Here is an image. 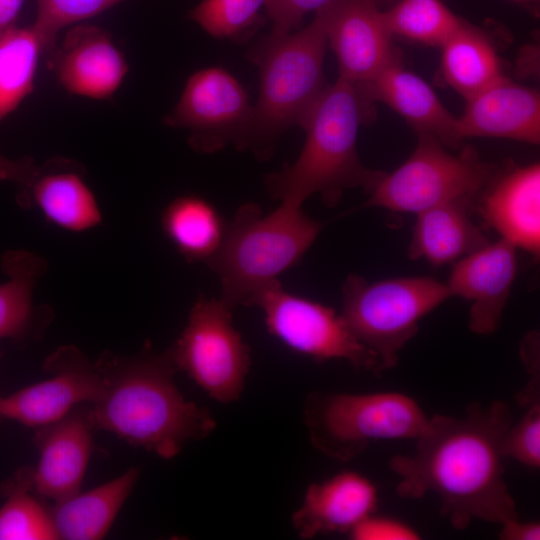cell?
Instances as JSON below:
<instances>
[{
  "instance_id": "1",
  "label": "cell",
  "mask_w": 540,
  "mask_h": 540,
  "mask_svg": "<svg viewBox=\"0 0 540 540\" xmlns=\"http://www.w3.org/2000/svg\"><path fill=\"white\" fill-rule=\"evenodd\" d=\"M513 424L502 400L470 404L463 416L434 415L411 455H396L389 467L399 477L397 494L437 496L440 512L458 530L474 520L502 524L519 518L504 480L503 440Z\"/></svg>"
},
{
  "instance_id": "2",
  "label": "cell",
  "mask_w": 540,
  "mask_h": 540,
  "mask_svg": "<svg viewBox=\"0 0 540 540\" xmlns=\"http://www.w3.org/2000/svg\"><path fill=\"white\" fill-rule=\"evenodd\" d=\"M95 364L103 390L88 409L94 429L171 459L188 442L204 439L216 428L212 414L179 391L174 381L178 370L167 350L147 348L133 356L105 352Z\"/></svg>"
},
{
  "instance_id": "3",
  "label": "cell",
  "mask_w": 540,
  "mask_h": 540,
  "mask_svg": "<svg viewBox=\"0 0 540 540\" xmlns=\"http://www.w3.org/2000/svg\"><path fill=\"white\" fill-rule=\"evenodd\" d=\"M367 115L354 84L338 78L327 85L303 126L306 140L297 159L265 177L272 198L302 206L319 194L333 207L347 189L369 192L385 172L364 166L357 152L359 127Z\"/></svg>"
},
{
  "instance_id": "4",
  "label": "cell",
  "mask_w": 540,
  "mask_h": 540,
  "mask_svg": "<svg viewBox=\"0 0 540 540\" xmlns=\"http://www.w3.org/2000/svg\"><path fill=\"white\" fill-rule=\"evenodd\" d=\"M328 44L320 16L287 34L269 33L248 53L259 71V95L238 149L269 158L282 134L303 128L325 84Z\"/></svg>"
},
{
  "instance_id": "5",
  "label": "cell",
  "mask_w": 540,
  "mask_h": 540,
  "mask_svg": "<svg viewBox=\"0 0 540 540\" xmlns=\"http://www.w3.org/2000/svg\"><path fill=\"white\" fill-rule=\"evenodd\" d=\"M322 226L301 206L281 203L264 214L257 204L242 205L206 263L220 280V298L233 308L246 305L255 293L300 262Z\"/></svg>"
},
{
  "instance_id": "6",
  "label": "cell",
  "mask_w": 540,
  "mask_h": 540,
  "mask_svg": "<svg viewBox=\"0 0 540 540\" xmlns=\"http://www.w3.org/2000/svg\"><path fill=\"white\" fill-rule=\"evenodd\" d=\"M303 418L312 445L339 461L357 457L374 441L416 440L430 419L415 399L395 391L312 392Z\"/></svg>"
},
{
  "instance_id": "7",
  "label": "cell",
  "mask_w": 540,
  "mask_h": 540,
  "mask_svg": "<svg viewBox=\"0 0 540 540\" xmlns=\"http://www.w3.org/2000/svg\"><path fill=\"white\" fill-rule=\"evenodd\" d=\"M448 298L446 284L431 277L369 282L350 274L342 286L340 315L386 370L397 364L400 351L417 334L421 319Z\"/></svg>"
},
{
  "instance_id": "8",
  "label": "cell",
  "mask_w": 540,
  "mask_h": 540,
  "mask_svg": "<svg viewBox=\"0 0 540 540\" xmlns=\"http://www.w3.org/2000/svg\"><path fill=\"white\" fill-rule=\"evenodd\" d=\"M417 135L414 152L392 173L385 172L368 192L365 206L418 214L443 203L472 200L494 178L495 167L473 147L454 155L434 136Z\"/></svg>"
},
{
  "instance_id": "9",
  "label": "cell",
  "mask_w": 540,
  "mask_h": 540,
  "mask_svg": "<svg viewBox=\"0 0 540 540\" xmlns=\"http://www.w3.org/2000/svg\"><path fill=\"white\" fill-rule=\"evenodd\" d=\"M233 310L221 298L200 296L180 336L167 349L177 370L223 404L241 397L251 367L250 349L233 325Z\"/></svg>"
},
{
  "instance_id": "10",
  "label": "cell",
  "mask_w": 540,
  "mask_h": 540,
  "mask_svg": "<svg viewBox=\"0 0 540 540\" xmlns=\"http://www.w3.org/2000/svg\"><path fill=\"white\" fill-rule=\"evenodd\" d=\"M264 314L266 329L292 351L316 361L340 359L357 370L380 375L379 357L350 331L340 314L273 281L246 303Z\"/></svg>"
},
{
  "instance_id": "11",
  "label": "cell",
  "mask_w": 540,
  "mask_h": 540,
  "mask_svg": "<svg viewBox=\"0 0 540 540\" xmlns=\"http://www.w3.org/2000/svg\"><path fill=\"white\" fill-rule=\"evenodd\" d=\"M252 106L242 84L227 70L209 67L192 74L164 124L187 129L189 145L213 153L229 144L239 147Z\"/></svg>"
},
{
  "instance_id": "12",
  "label": "cell",
  "mask_w": 540,
  "mask_h": 540,
  "mask_svg": "<svg viewBox=\"0 0 540 540\" xmlns=\"http://www.w3.org/2000/svg\"><path fill=\"white\" fill-rule=\"evenodd\" d=\"M51 376L44 381L0 396V419L40 428L58 421L84 402H96L103 377L95 363L73 345L59 347L45 360Z\"/></svg>"
},
{
  "instance_id": "13",
  "label": "cell",
  "mask_w": 540,
  "mask_h": 540,
  "mask_svg": "<svg viewBox=\"0 0 540 540\" xmlns=\"http://www.w3.org/2000/svg\"><path fill=\"white\" fill-rule=\"evenodd\" d=\"M315 13L337 58L338 78L365 83L399 56L376 0H335Z\"/></svg>"
},
{
  "instance_id": "14",
  "label": "cell",
  "mask_w": 540,
  "mask_h": 540,
  "mask_svg": "<svg viewBox=\"0 0 540 540\" xmlns=\"http://www.w3.org/2000/svg\"><path fill=\"white\" fill-rule=\"evenodd\" d=\"M516 250L500 238L454 263L446 286L450 297L470 302L472 332L489 335L499 328L516 277Z\"/></svg>"
},
{
  "instance_id": "15",
  "label": "cell",
  "mask_w": 540,
  "mask_h": 540,
  "mask_svg": "<svg viewBox=\"0 0 540 540\" xmlns=\"http://www.w3.org/2000/svg\"><path fill=\"white\" fill-rule=\"evenodd\" d=\"M48 61L67 92L95 100L112 97L129 70L110 34L91 24L79 23L69 29Z\"/></svg>"
},
{
  "instance_id": "16",
  "label": "cell",
  "mask_w": 540,
  "mask_h": 540,
  "mask_svg": "<svg viewBox=\"0 0 540 540\" xmlns=\"http://www.w3.org/2000/svg\"><path fill=\"white\" fill-rule=\"evenodd\" d=\"M93 430L88 409L76 407L58 421L37 428L39 460L31 470V483L38 496L59 502L81 491Z\"/></svg>"
},
{
  "instance_id": "17",
  "label": "cell",
  "mask_w": 540,
  "mask_h": 540,
  "mask_svg": "<svg viewBox=\"0 0 540 540\" xmlns=\"http://www.w3.org/2000/svg\"><path fill=\"white\" fill-rule=\"evenodd\" d=\"M461 141L468 137H496L538 144L540 141V96L533 88L504 75L466 100L457 117Z\"/></svg>"
},
{
  "instance_id": "18",
  "label": "cell",
  "mask_w": 540,
  "mask_h": 540,
  "mask_svg": "<svg viewBox=\"0 0 540 540\" xmlns=\"http://www.w3.org/2000/svg\"><path fill=\"white\" fill-rule=\"evenodd\" d=\"M367 107L380 102L403 117L417 132L437 138L444 146L458 147L457 117L420 76L407 70L399 56L371 80L355 85Z\"/></svg>"
},
{
  "instance_id": "19",
  "label": "cell",
  "mask_w": 540,
  "mask_h": 540,
  "mask_svg": "<svg viewBox=\"0 0 540 540\" xmlns=\"http://www.w3.org/2000/svg\"><path fill=\"white\" fill-rule=\"evenodd\" d=\"M377 508L378 489L373 482L355 471H342L310 484L291 522L302 539L349 533Z\"/></svg>"
},
{
  "instance_id": "20",
  "label": "cell",
  "mask_w": 540,
  "mask_h": 540,
  "mask_svg": "<svg viewBox=\"0 0 540 540\" xmlns=\"http://www.w3.org/2000/svg\"><path fill=\"white\" fill-rule=\"evenodd\" d=\"M479 211L485 222L497 231L501 239L538 257L539 163L513 168L490 183L481 199Z\"/></svg>"
},
{
  "instance_id": "21",
  "label": "cell",
  "mask_w": 540,
  "mask_h": 540,
  "mask_svg": "<svg viewBox=\"0 0 540 540\" xmlns=\"http://www.w3.org/2000/svg\"><path fill=\"white\" fill-rule=\"evenodd\" d=\"M19 204L37 208L51 224L71 232L91 230L102 223L96 197L75 166L51 162L40 167L31 184L20 190Z\"/></svg>"
},
{
  "instance_id": "22",
  "label": "cell",
  "mask_w": 540,
  "mask_h": 540,
  "mask_svg": "<svg viewBox=\"0 0 540 540\" xmlns=\"http://www.w3.org/2000/svg\"><path fill=\"white\" fill-rule=\"evenodd\" d=\"M471 200H455L416 214L407 255L433 266L456 262L489 243L469 216Z\"/></svg>"
},
{
  "instance_id": "23",
  "label": "cell",
  "mask_w": 540,
  "mask_h": 540,
  "mask_svg": "<svg viewBox=\"0 0 540 540\" xmlns=\"http://www.w3.org/2000/svg\"><path fill=\"white\" fill-rule=\"evenodd\" d=\"M1 267L7 280L0 284V339L41 335L53 311L35 305L33 291L48 269L47 261L34 252L10 250L2 255Z\"/></svg>"
},
{
  "instance_id": "24",
  "label": "cell",
  "mask_w": 540,
  "mask_h": 540,
  "mask_svg": "<svg viewBox=\"0 0 540 540\" xmlns=\"http://www.w3.org/2000/svg\"><path fill=\"white\" fill-rule=\"evenodd\" d=\"M140 470L131 467L115 479L84 493L78 492L51 509L59 539H103L132 492Z\"/></svg>"
},
{
  "instance_id": "25",
  "label": "cell",
  "mask_w": 540,
  "mask_h": 540,
  "mask_svg": "<svg viewBox=\"0 0 540 540\" xmlns=\"http://www.w3.org/2000/svg\"><path fill=\"white\" fill-rule=\"evenodd\" d=\"M440 48L442 78L465 100L503 76L492 41L467 21Z\"/></svg>"
},
{
  "instance_id": "26",
  "label": "cell",
  "mask_w": 540,
  "mask_h": 540,
  "mask_svg": "<svg viewBox=\"0 0 540 540\" xmlns=\"http://www.w3.org/2000/svg\"><path fill=\"white\" fill-rule=\"evenodd\" d=\"M160 224L166 238L186 261L207 263L219 249L227 223L205 198L182 195L164 208Z\"/></svg>"
},
{
  "instance_id": "27",
  "label": "cell",
  "mask_w": 540,
  "mask_h": 540,
  "mask_svg": "<svg viewBox=\"0 0 540 540\" xmlns=\"http://www.w3.org/2000/svg\"><path fill=\"white\" fill-rule=\"evenodd\" d=\"M42 43L32 25L0 35V122L33 91Z\"/></svg>"
},
{
  "instance_id": "28",
  "label": "cell",
  "mask_w": 540,
  "mask_h": 540,
  "mask_svg": "<svg viewBox=\"0 0 540 540\" xmlns=\"http://www.w3.org/2000/svg\"><path fill=\"white\" fill-rule=\"evenodd\" d=\"M383 14L393 37L439 48L465 21L442 0H397Z\"/></svg>"
},
{
  "instance_id": "29",
  "label": "cell",
  "mask_w": 540,
  "mask_h": 540,
  "mask_svg": "<svg viewBox=\"0 0 540 540\" xmlns=\"http://www.w3.org/2000/svg\"><path fill=\"white\" fill-rule=\"evenodd\" d=\"M8 488L7 499L0 507V540L59 539L51 510L29 492L31 470L22 472Z\"/></svg>"
},
{
  "instance_id": "30",
  "label": "cell",
  "mask_w": 540,
  "mask_h": 540,
  "mask_svg": "<svg viewBox=\"0 0 540 540\" xmlns=\"http://www.w3.org/2000/svg\"><path fill=\"white\" fill-rule=\"evenodd\" d=\"M266 0H202L189 19L219 39L246 40L263 20Z\"/></svg>"
},
{
  "instance_id": "31",
  "label": "cell",
  "mask_w": 540,
  "mask_h": 540,
  "mask_svg": "<svg viewBox=\"0 0 540 540\" xmlns=\"http://www.w3.org/2000/svg\"><path fill=\"white\" fill-rule=\"evenodd\" d=\"M124 0H36L37 13L32 24L47 57L57 45L59 32L114 7Z\"/></svg>"
},
{
  "instance_id": "32",
  "label": "cell",
  "mask_w": 540,
  "mask_h": 540,
  "mask_svg": "<svg viewBox=\"0 0 540 540\" xmlns=\"http://www.w3.org/2000/svg\"><path fill=\"white\" fill-rule=\"evenodd\" d=\"M524 416L512 424L503 440L505 458L532 469L540 467V400L523 406Z\"/></svg>"
},
{
  "instance_id": "33",
  "label": "cell",
  "mask_w": 540,
  "mask_h": 540,
  "mask_svg": "<svg viewBox=\"0 0 540 540\" xmlns=\"http://www.w3.org/2000/svg\"><path fill=\"white\" fill-rule=\"evenodd\" d=\"M335 0H266L265 14L272 22L273 34H287L296 29L310 12H317Z\"/></svg>"
},
{
  "instance_id": "34",
  "label": "cell",
  "mask_w": 540,
  "mask_h": 540,
  "mask_svg": "<svg viewBox=\"0 0 540 540\" xmlns=\"http://www.w3.org/2000/svg\"><path fill=\"white\" fill-rule=\"evenodd\" d=\"M354 540H417L420 534L408 524L375 513L367 516L349 533Z\"/></svg>"
},
{
  "instance_id": "35",
  "label": "cell",
  "mask_w": 540,
  "mask_h": 540,
  "mask_svg": "<svg viewBox=\"0 0 540 540\" xmlns=\"http://www.w3.org/2000/svg\"><path fill=\"white\" fill-rule=\"evenodd\" d=\"M40 170L34 159H10L0 153V180L14 182L20 190L27 188Z\"/></svg>"
},
{
  "instance_id": "36",
  "label": "cell",
  "mask_w": 540,
  "mask_h": 540,
  "mask_svg": "<svg viewBox=\"0 0 540 540\" xmlns=\"http://www.w3.org/2000/svg\"><path fill=\"white\" fill-rule=\"evenodd\" d=\"M501 525L499 538L502 540H539L540 524L535 521L508 520Z\"/></svg>"
},
{
  "instance_id": "37",
  "label": "cell",
  "mask_w": 540,
  "mask_h": 540,
  "mask_svg": "<svg viewBox=\"0 0 540 540\" xmlns=\"http://www.w3.org/2000/svg\"><path fill=\"white\" fill-rule=\"evenodd\" d=\"M24 0H0V35L15 27Z\"/></svg>"
},
{
  "instance_id": "38",
  "label": "cell",
  "mask_w": 540,
  "mask_h": 540,
  "mask_svg": "<svg viewBox=\"0 0 540 540\" xmlns=\"http://www.w3.org/2000/svg\"><path fill=\"white\" fill-rule=\"evenodd\" d=\"M514 1L522 2V3H535V2H537L538 0H514Z\"/></svg>"
},
{
  "instance_id": "39",
  "label": "cell",
  "mask_w": 540,
  "mask_h": 540,
  "mask_svg": "<svg viewBox=\"0 0 540 540\" xmlns=\"http://www.w3.org/2000/svg\"><path fill=\"white\" fill-rule=\"evenodd\" d=\"M380 1H382V0H376V2L378 3V5H379ZM395 1H397V0H393V3H394ZM393 3H392V4H393Z\"/></svg>"
},
{
  "instance_id": "40",
  "label": "cell",
  "mask_w": 540,
  "mask_h": 540,
  "mask_svg": "<svg viewBox=\"0 0 540 540\" xmlns=\"http://www.w3.org/2000/svg\"><path fill=\"white\" fill-rule=\"evenodd\" d=\"M1 356H2V352H1V350H0V358H1Z\"/></svg>"
}]
</instances>
